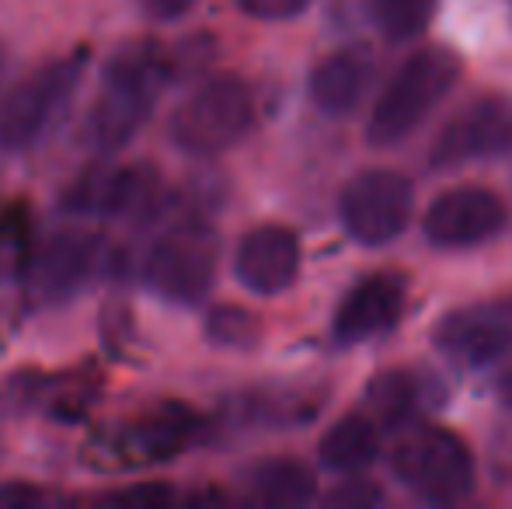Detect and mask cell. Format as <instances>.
<instances>
[{
    "mask_svg": "<svg viewBox=\"0 0 512 509\" xmlns=\"http://www.w3.org/2000/svg\"><path fill=\"white\" fill-rule=\"evenodd\" d=\"M175 74V60L157 42H129L105 63L98 95L84 119L81 140L98 154L122 150L154 116L157 98Z\"/></svg>",
    "mask_w": 512,
    "mask_h": 509,
    "instance_id": "6da1fadb",
    "label": "cell"
},
{
    "mask_svg": "<svg viewBox=\"0 0 512 509\" xmlns=\"http://www.w3.org/2000/svg\"><path fill=\"white\" fill-rule=\"evenodd\" d=\"M460 70H464V63L453 49H418L394 74L384 95L377 98L370 126H366V140L373 147H394V143L408 140L425 123V116L453 91V84L460 81Z\"/></svg>",
    "mask_w": 512,
    "mask_h": 509,
    "instance_id": "7a4b0ae2",
    "label": "cell"
},
{
    "mask_svg": "<svg viewBox=\"0 0 512 509\" xmlns=\"http://www.w3.org/2000/svg\"><path fill=\"white\" fill-rule=\"evenodd\" d=\"M255 126V95L234 74L209 77L175 109L168 136L182 154L216 157L244 140Z\"/></svg>",
    "mask_w": 512,
    "mask_h": 509,
    "instance_id": "3957f363",
    "label": "cell"
},
{
    "mask_svg": "<svg viewBox=\"0 0 512 509\" xmlns=\"http://www.w3.org/2000/svg\"><path fill=\"white\" fill-rule=\"evenodd\" d=\"M391 468L398 482L425 503H460L474 489V457L457 433L415 426L394 443Z\"/></svg>",
    "mask_w": 512,
    "mask_h": 509,
    "instance_id": "277c9868",
    "label": "cell"
},
{
    "mask_svg": "<svg viewBox=\"0 0 512 509\" xmlns=\"http://www.w3.org/2000/svg\"><path fill=\"white\" fill-rule=\"evenodd\" d=\"M84 74V56H60L21 77L0 102V147L32 150L53 129L74 98Z\"/></svg>",
    "mask_w": 512,
    "mask_h": 509,
    "instance_id": "5b68a950",
    "label": "cell"
},
{
    "mask_svg": "<svg viewBox=\"0 0 512 509\" xmlns=\"http://www.w3.org/2000/svg\"><path fill=\"white\" fill-rule=\"evenodd\" d=\"M203 429L206 422L196 408L182 401H161L119 422L105 436V464L108 468H154V464L175 461L203 436Z\"/></svg>",
    "mask_w": 512,
    "mask_h": 509,
    "instance_id": "8992f818",
    "label": "cell"
},
{
    "mask_svg": "<svg viewBox=\"0 0 512 509\" xmlns=\"http://www.w3.org/2000/svg\"><path fill=\"white\" fill-rule=\"evenodd\" d=\"M216 234L206 224H178L175 231L161 234L143 255L140 276L150 293L171 304H199L209 293L216 276Z\"/></svg>",
    "mask_w": 512,
    "mask_h": 509,
    "instance_id": "52a82bcc",
    "label": "cell"
},
{
    "mask_svg": "<svg viewBox=\"0 0 512 509\" xmlns=\"http://www.w3.org/2000/svg\"><path fill=\"white\" fill-rule=\"evenodd\" d=\"M63 210L74 217L129 220L147 224L164 210V182L154 164H108L77 178L63 196Z\"/></svg>",
    "mask_w": 512,
    "mask_h": 509,
    "instance_id": "ba28073f",
    "label": "cell"
},
{
    "mask_svg": "<svg viewBox=\"0 0 512 509\" xmlns=\"http://www.w3.org/2000/svg\"><path fill=\"white\" fill-rule=\"evenodd\" d=\"M112 262V248L91 231H63L28 252L25 279L35 304L53 307L77 297Z\"/></svg>",
    "mask_w": 512,
    "mask_h": 509,
    "instance_id": "9c48e42d",
    "label": "cell"
},
{
    "mask_svg": "<svg viewBox=\"0 0 512 509\" xmlns=\"http://www.w3.org/2000/svg\"><path fill=\"white\" fill-rule=\"evenodd\" d=\"M411 199L415 189L398 171H363L342 192V203H338L342 227L352 241L366 248L387 245L408 227Z\"/></svg>",
    "mask_w": 512,
    "mask_h": 509,
    "instance_id": "30bf717a",
    "label": "cell"
},
{
    "mask_svg": "<svg viewBox=\"0 0 512 509\" xmlns=\"http://www.w3.org/2000/svg\"><path fill=\"white\" fill-rule=\"evenodd\" d=\"M512 150V98L485 95L457 112L432 143V168H460Z\"/></svg>",
    "mask_w": 512,
    "mask_h": 509,
    "instance_id": "8fae6325",
    "label": "cell"
},
{
    "mask_svg": "<svg viewBox=\"0 0 512 509\" xmlns=\"http://www.w3.org/2000/svg\"><path fill=\"white\" fill-rule=\"evenodd\" d=\"M506 224V206L495 192L478 185H460L432 199L425 210V238L439 248H471L495 238Z\"/></svg>",
    "mask_w": 512,
    "mask_h": 509,
    "instance_id": "7c38bea8",
    "label": "cell"
},
{
    "mask_svg": "<svg viewBox=\"0 0 512 509\" xmlns=\"http://www.w3.org/2000/svg\"><path fill=\"white\" fill-rule=\"evenodd\" d=\"M300 238L290 227L265 224L244 234L234 255V276L241 279L244 290L258 297H276L290 290L293 279L300 276Z\"/></svg>",
    "mask_w": 512,
    "mask_h": 509,
    "instance_id": "4fadbf2b",
    "label": "cell"
},
{
    "mask_svg": "<svg viewBox=\"0 0 512 509\" xmlns=\"http://www.w3.org/2000/svg\"><path fill=\"white\" fill-rule=\"evenodd\" d=\"M405 311V279L398 272H377L366 276L345 293L335 311V339L342 346H356L373 335H384L398 325Z\"/></svg>",
    "mask_w": 512,
    "mask_h": 509,
    "instance_id": "5bb4252c",
    "label": "cell"
},
{
    "mask_svg": "<svg viewBox=\"0 0 512 509\" xmlns=\"http://www.w3.org/2000/svg\"><path fill=\"white\" fill-rule=\"evenodd\" d=\"M436 346L464 367H488L512 349V321L488 307L453 311L436 328Z\"/></svg>",
    "mask_w": 512,
    "mask_h": 509,
    "instance_id": "9a60e30c",
    "label": "cell"
},
{
    "mask_svg": "<svg viewBox=\"0 0 512 509\" xmlns=\"http://www.w3.org/2000/svg\"><path fill=\"white\" fill-rule=\"evenodd\" d=\"M370 81V63L356 49L324 56L310 74V102L328 116H345L359 105Z\"/></svg>",
    "mask_w": 512,
    "mask_h": 509,
    "instance_id": "2e32d148",
    "label": "cell"
},
{
    "mask_svg": "<svg viewBox=\"0 0 512 509\" xmlns=\"http://www.w3.org/2000/svg\"><path fill=\"white\" fill-rule=\"evenodd\" d=\"M321 464L338 475H352V471H363L377 461L380 454V429L370 415L356 412L338 419L335 426L324 433L321 440Z\"/></svg>",
    "mask_w": 512,
    "mask_h": 509,
    "instance_id": "e0dca14e",
    "label": "cell"
},
{
    "mask_svg": "<svg viewBox=\"0 0 512 509\" xmlns=\"http://www.w3.org/2000/svg\"><path fill=\"white\" fill-rule=\"evenodd\" d=\"M251 492L265 506H304L314 499V475L297 461H265L251 471Z\"/></svg>",
    "mask_w": 512,
    "mask_h": 509,
    "instance_id": "ac0fdd59",
    "label": "cell"
},
{
    "mask_svg": "<svg viewBox=\"0 0 512 509\" xmlns=\"http://www.w3.org/2000/svg\"><path fill=\"white\" fill-rule=\"evenodd\" d=\"M432 11H436V0H373L370 4L373 25L391 42H405L425 32Z\"/></svg>",
    "mask_w": 512,
    "mask_h": 509,
    "instance_id": "d6986e66",
    "label": "cell"
},
{
    "mask_svg": "<svg viewBox=\"0 0 512 509\" xmlns=\"http://www.w3.org/2000/svg\"><path fill=\"white\" fill-rule=\"evenodd\" d=\"M418 405V391L405 374H387L370 391V419L377 426H401Z\"/></svg>",
    "mask_w": 512,
    "mask_h": 509,
    "instance_id": "ffe728a7",
    "label": "cell"
},
{
    "mask_svg": "<svg viewBox=\"0 0 512 509\" xmlns=\"http://www.w3.org/2000/svg\"><path fill=\"white\" fill-rule=\"evenodd\" d=\"M206 335L213 346H223V349H255L262 328H258L251 311L223 304L206 314Z\"/></svg>",
    "mask_w": 512,
    "mask_h": 509,
    "instance_id": "44dd1931",
    "label": "cell"
},
{
    "mask_svg": "<svg viewBox=\"0 0 512 509\" xmlns=\"http://www.w3.org/2000/svg\"><path fill=\"white\" fill-rule=\"evenodd\" d=\"M307 4H310V0H237V7H241L248 18H258V21L297 18Z\"/></svg>",
    "mask_w": 512,
    "mask_h": 509,
    "instance_id": "7402d4cb",
    "label": "cell"
},
{
    "mask_svg": "<svg viewBox=\"0 0 512 509\" xmlns=\"http://www.w3.org/2000/svg\"><path fill=\"white\" fill-rule=\"evenodd\" d=\"M175 499V489L161 482H147V485H133V489H122L115 496H108V503H122V506H161Z\"/></svg>",
    "mask_w": 512,
    "mask_h": 509,
    "instance_id": "603a6c76",
    "label": "cell"
},
{
    "mask_svg": "<svg viewBox=\"0 0 512 509\" xmlns=\"http://www.w3.org/2000/svg\"><path fill=\"white\" fill-rule=\"evenodd\" d=\"M192 4H196V0H143L147 14H150V18H157V21H175V18H182V14H189Z\"/></svg>",
    "mask_w": 512,
    "mask_h": 509,
    "instance_id": "cb8c5ba5",
    "label": "cell"
},
{
    "mask_svg": "<svg viewBox=\"0 0 512 509\" xmlns=\"http://www.w3.org/2000/svg\"><path fill=\"white\" fill-rule=\"evenodd\" d=\"M42 499L39 489H32V485H4L0 489V506H35Z\"/></svg>",
    "mask_w": 512,
    "mask_h": 509,
    "instance_id": "d4e9b609",
    "label": "cell"
},
{
    "mask_svg": "<svg viewBox=\"0 0 512 509\" xmlns=\"http://www.w3.org/2000/svg\"><path fill=\"white\" fill-rule=\"evenodd\" d=\"M4 67H7V49H4V42H0V77H4Z\"/></svg>",
    "mask_w": 512,
    "mask_h": 509,
    "instance_id": "484cf974",
    "label": "cell"
}]
</instances>
